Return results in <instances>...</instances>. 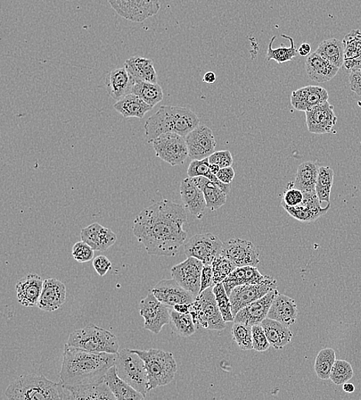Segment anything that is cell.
I'll return each instance as SVG.
<instances>
[{"label":"cell","instance_id":"32","mask_svg":"<svg viewBox=\"0 0 361 400\" xmlns=\"http://www.w3.org/2000/svg\"><path fill=\"white\" fill-rule=\"evenodd\" d=\"M125 68L135 80L158 83L153 62L147 58L133 56L125 62Z\"/></svg>","mask_w":361,"mask_h":400},{"label":"cell","instance_id":"50","mask_svg":"<svg viewBox=\"0 0 361 400\" xmlns=\"http://www.w3.org/2000/svg\"><path fill=\"white\" fill-rule=\"evenodd\" d=\"M252 341L253 348L258 352H265L270 346L266 332L260 324L252 327Z\"/></svg>","mask_w":361,"mask_h":400},{"label":"cell","instance_id":"2","mask_svg":"<svg viewBox=\"0 0 361 400\" xmlns=\"http://www.w3.org/2000/svg\"><path fill=\"white\" fill-rule=\"evenodd\" d=\"M118 354L91 352L65 344L61 382L75 386L101 382L106 373L116 364Z\"/></svg>","mask_w":361,"mask_h":400},{"label":"cell","instance_id":"46","mask_svg":"<svg viewBox=\"0 0 361 400\" xmlns=\"http://www.w3.org/2000/svg\"><path fill=\"white\" fill-rule=\"evenodd\" d=\"M236 266L227 257L219 255L212 263L213 280L215 285L223 281L231 274Z\"/></svg>","mask_w":361,"mask_h":400},{"label":"cell","instance_id":"58","mask_svg":"<svg viewBox=\"0 0 361 400\" xmlns=\"http://www.w3.org/2000/svg\"><path fill=\"white\" fill-rule=\"evenodd\" d=\"M191 304H177L173 307V309L180 313H190Z\"/></svg>","mask_w":361,"mask_h":400},{"label":"cell","instance_id":"51","mask_svg":"<svg viewBox=\"0 0 361 400\" xmlns=\"http://www.w3.org/2000/svg\"><path fill=\"white\" fill-rule=\"evenodd\" d=\"M109 4L113 10L122 18L127 20H131L132 16L134 0H109Z\"/></svg>","mask_w":361,"mask_h":400},{"label":"cell","instance_id":"12","mask_svg":"<svg viewBox=\"0 0 361 400\" xmlns=\"http://www.w3.org/2000/svg\"><path fill=\"white\" fill-rule=\"evenodd\" d=\"M203 265V262L196 258L188 257L171 269V276L180 286L198 296L201 291Z\"/></svg>","mask_w":361,"mask_h":400},{"label":"cell","instance_id":"53","mask_svg":"<svg viewBox=\"0 0 361 400\" xmlns=\"http://www.w3.org/2000/svg\"><path fill=\"white\" fill-rule=\"evenodd\" d=\"M210 163L217 164L221 168L232 166L234 163L233 156L229 150L215 152L208 157Z\"/></svg>","mask_w":361,"mask_h":400},{"label":"cell","instance_id":"7","mask_svg":"<svg viewBox=\"0 0 361 400\" xmlns=\"http://www.w3.org/2000/svg\"><path fill=\"white\" fill-rule=\"evenodd\" d=\"M213 287L201 292L191 306V314L196 329L224 330L226 322L217 304Z\"/></svg>","mask_w":361,"mask_h":400},{"label":"cell","instance_id":"61","mask_svg":"<svg viewBox=\"0 0 361 400\" xmlns=\"http://www.w3.org/2000/svg\"><path fill=\"white\" fill-rule=\"evenodd\" d=\"M343 389L346 393L353 394L355 391V387L354 385L350 382H344L343 385Z\"/></svg>","mask_w":361,"mask_h":400},{"label":"cell","instance_id":"56","mask_svg":"<svg viewBox=\"0 0 361 400\" xmlns=\"http://www.w3.org/2000/svg\"><path fill=\"white\" fill-rule=\"evenodd\" d=\"M349 80L350 89L361 96V69L350 71Z\"/></svg>","mask_w":361,"mask_h":400},{"label":"cell","instance_id":"29","mask_svg":"<svg viewBox=\"0 0 361 400\" xmlns=\"http://www.w3.org/2000/svg\"><path fill=\"white\" fill-rule=\"evenodd\" d=\"M305 65L308 77L319 83L331 80L340 70L316 52L308 56Z\"/></svg>","mask_w":361,"mask_h":400},{"label":"cell","instance_id":"25","mask_svg":"<svg viewBox=\"0 0 361 400\" xmlns=\"http://www.w3.org/2000/svg\"><path fill=\"white\" fill-rule=\"evenodd\" d=\"M44 280L39 275L31 273L20 280L15 285L16 297L23 306L34 307L38 305L42 293Z\"/></svg>","mask_w":361,"mask_h":400},{"label":"cell","instance_id":"48","mask_svg":"<svg viewBox=\"0 0 361 400\" xmlns=\"http://www.w3.org/2000/svg\"><path fill=\"white\" fill-rule=\"evenodd\" d=\"M210 162L208 158L201 161L194 160L191 161L187 170L189 177H205L213 182H217L219 179L216 175L213 174L210 170Z\"/></svg>","mask_w":361,"mask_h":400},{"label":"cell","instance_id":"44","mask_svg":"<svg viewBox=\"0 0 361 400\" xmlns=\"http://www.w3.org/2000/svg\"><path fill=\"white\" fill-rule=\"evenodd\" d=\"M232 333L235 343L240 349L245 351L253 349L251 326L241 323H234Z\"/></svg>","mask_w":361,"mask_h":400},{"label":"cell","instance_id":"36","mask_svg":"<svg viewBox=\"0 0 361 400\" xmlns=\"http://www.w3.org/2000/svg\"><path fill=\"white\" fill-rule=\"evenodd\" d=\"M315 52L336 65V68H341L343 65L344 44L343 41L335 38L324 40Z\"/></svg>","mask_w":361,"mask_h":400},{"label":"cell","instance_id":"23","mask_svg":"<svg viewBox=\"0 0 361 400\" xmlns=\"http://www.w3.org/2000/svg\"><path fill=\"white\" fill-rule=\"evenodd\" d=\"M179 189L185 209L196 218L202 219L205 210L208 208L202 189L191 177L184 179Z\"/></svg>","mask_w":361,"mask_h":400},{"label":"cell","instance_id":"6","mask_svg":"<svg viewBox=\"0 0 361 400\" xmlns=\"http://www.w3.org/2000/svg\"><path fill=\"white\" fill-rule=\"evenodd\" d=\"M69 345L96 353H119V340L113 332L101 327L89 325L73 331L69 336Z\"/></svg>","mask_w":361,"mask_h":400},{"label":"cell","instance_id":"20","mask_svg":"<svg viewBox=\"0 0 361 400\" xmlns=\"http://www.w3.org/2000/svg\"><path fill=\"white\" fill-rule=\"evenodd\" d=\"M62 399H105L115 400L111 390L103 380L96 383L81 385H65L61 383Z\"/></svg>","mask_w":361,"mask_h":400},{"label":"cell","instance_id":"59","mask_svg":"<svg viewBox=\"0 0 361 400\" xmlns=\"http://www.w3.org/2000/svg\"><path fill=\"white\" fill-rule=\"evenodd\" d=\"M298 52L300 56L303 57L308 56L311 53V47L309 44L303 43L300 45V46L298 49Z\"/></svg>","mask_w":361,"mask_h":400},{"label":"cell","instance_id":"42","mask_svg":"<svg viewBox=\"0 0 361 400\" xmlns=\"http://www.w3.org/2000/svg\"><path fill=\"white\" fill-rule=\"evenodd\" d=\"M336 361V354L333 349L325 348L316 357L315 370L317 376L323 380L330 379L333 365Z\"/></svg>","mask_w":361,"mask_h":400},{"label":"cell","instance_id":"27","mask_svg":"<svg viewBox=\"0 0 361 400\" xmlns=\"http://www.w3.org/2000/svg\"><path fill=\"white\" fill-rule=\"evenodd\" d=\"M136 80L127 69L119 68L113 70L106 78V88L108 94L115 100L121 99L132 94Z\"/></svg>","mask_w":361,"mask_h":400},{"label":"cell","instance_id":"54","mask_svg":"<svg viewBox=\"0 0 361 400\" xmlns=\"http://www.w3.org/2000/svg\"><path fill=\"white\" fill-rule=\"evenodd\" d=\"M93 265L96 273L101 277H104L112 268V263L103 255L96 256L94 259Z\"/></svg>","mask_w":361,"mask_h":400},{"label":"cell","instance_id":"24","mask_svg":"<svg viewBox=\"0 0 361 400\" xmlns=\"http://www.w3.org/2000/svg\"><path fill=\"white\" fill-rule=\"evenodd\" d=\"M81 239L91 246L95 251L104 252L116 244L118 237L109 228L94 223L80 232Z\"/></svg>","mask_w":361,"mask_h":400},{"label":"cell","instance_id":"19","mask_svg":"<svg viewBox=\"0 0 361 400\" xmlns=\"http://www.w3.org/2000/svg\"><path fill=\"white\" fill-rule=\"evenodd\" d=\"M321 205L316 192H312V193H303V202L298 206H281L295 220L301 223H311L317 220L329 211L331 204H327L326 207H322Z\"/></svg>","mask_w":361,"mask_h":400},{"label":"cell","instance_id":"57","mask_svg":"<svg viewBox=\"0 0 361 400\" xmlns=\"http://www.w3.org/2000/svg\"><path fill=\"white\" fill-rule=\"evenodd\" d=\"M216 176L226 185H232L235 177V171L232 166H227V168H221Z\"/></svg>","mask_w":361,"mask_h":400},{"label":"cell","instance_id":"22","mask_svg":"<svg viewBox=\"0 0 361 400\" xmlns=\"http://www.w3.org/2000/svg\"><path fill=\"white\" fill-rule=\"evenodd\" d=\"M329 99L326 89L318 86L302 87L293 92L291 104L295 110L307 112Z\"/></svg>","mask_w":361,"mask_h":400},{"label":"cell","instance_id":"31","mask_svg":"<svg viewBox=\"0 0 361 400\" xmlns=\"http://www.w3.org/2000/svg\"><path fill=\"white\" fill-rule=\"evenodd\" d=\"M260 325L266 332L270 346L282 349L291 343L293 332L284 324L267 318Z\"/></svg>","mask_w":361,"mask_h":400},{"label":"cell","instance_id":"21","mask_svg":"<svg viewBox=\"0 0 361 400\" xmlns=\"http://www.w3.org/2000/svg\"><path fill=\"white\" fill-rule=\"evenodd\" d=\"M67 299V287L61 281L49 278L44 280L38 308L44 312H53L59 310Z\"/></svg>","mask_w":361,"mask_h":400},{"label":"cell","instance_id":"41","mask_svg":"<svg viewBox=\"0 0 361 400\" xmlns=\"http://www.w3.org/2000/svg\"><path fill=\"white\" fill-rule=\"evenodd\" d=\"M160 10V0H134L131 22L143 23L157 15Z\"/></svg>","mask_w":361,"mask_h":400},{"label":"cell","instance_id":"16","mask_svg":"<svg viewBox=\"0 0 361 400\" xmlns=\"http://www.w3.org/2000/svg\"><path fill=\"white\" fill-rule=\"evenodd\" d=\"M153 295L164 304L174 307L177 304H191L195 301V296L175 280H163L151 290Z\"/></svg>","mask_w":361,"mask_h":400},{"label":"cell","instance_id":"11","mask_svg":"<svg viewBox=\"0 0 361 400\" xmlns=\"http://www.w3.org/2000/svg\"><path fill=\"white\" fill-rule=\"evenodd\" d=\"M139 314L144 319V328L155 335L170 322L169 306L160 302L152 292L139 303Z\"/></svg>","mask_w":361,"mask_h":400},{"label":"cell","instance_id":"35","mask_svg":"<svg viewBox=\"0 0 361 400\" xmlns=\"http://www.w3.org/2000/svg\"><path fill=\"white\" fill-rule=\"evenodd\" d=\"M319 169L315 162L307 161L301 163L298 166L296 177L294 182H292L293 187L301 190L303 193L316 192Z\"/></svg>","mask_w":361,"mask_h":400},{"label":"cell","instance_id":"28","mask_svg":"<svg viewBox=\"0 0 361 400\" xmlns=\"http://www.w3.org/2000/svg\"><path fill=\"white\" fill-rule=\"evenodd\" d=\"M298 315V306L294 299L279 294L270 307L267 318L280 322L289 327L296 323Z\"/></svg>","mask_w":361,"mask_h":400},{"label":"cell","instance_id":"5","mask_svg":"<svg viewBox=\"0 0 361 400\" xmlns=\"http://www.w3.org/2000/svg\"><path fill=\"white\" fill-rule=\"evenodd\" d=\"M134 351L144 361L150 391L167 386L174 380L177 364L173 354L157 349H134Z\"/></svg>","mask_w":361,"mask_h":400},{"label":"cell","instance_id":"34","mask_svg":"<svg viewBox=\"0 0 361 400\" xmlns=\"http://www.w3.org/2000/svg\"><path fill=\"white\" fill-rule=\"evenodd\" d=\"M193 179L203 191L208 209L215 211L226 204L227 194L208 178L198 177Z\"/></svg>","mask_w":361,"mask_h":400},{"label":"cell","instance_id":"49","mask_svg":"<svg viewBox=\"0 0 361 400\" xmlns=\"http://www.w3.org/2000/svg\"><path fill=\"white\" fill-rule=\"evenodd\" d=\"M95 250L82 240L77 242L72 249V255L78 263H84L91 261L94 257Z\"/></svg>","mask_w":361,"mask_h":400},{"label":"cell","instance_id":"9","mask_svg":"<svg viewBox=\"0 0 361 400\" xmlns=\"http://www.w3.org/2000/svg\"><path fill=\"white\" fill-rule=\"evenodd\" d=\"M151 144L156 156L172 166L183 164L189 156L185 137L175 132L163 133Z\"/></svg>","mask_w":361,"mask_h":400},{"label":"cell","instance_id":"47","mask_svg":"<svg viewBox=\"0 0 361 400\" xmlns=\"http://www.w3.org/2000/svg\"><path fill=\"white\" fill-rule=\"evenodd\" d=\"M354 376L352 365L346 361L336 360L331 373L330 380L336 385H343Z\"/></svg>","mask_w":361,"mask_h":400},{"label":"cell","instance_id":"8","mask_svg":"<svg viewBox=\"0 0 361 400\" xmlns=\"http://www.w3.org/2000/svg\"><path fill=\"white\" fill-rule=\"evenodd\" d=\"M115 366L122 380L146 396L150 389L145 363L134 349H121Z\"/></svg>","mask_w":361,"mask_h":400},{"label":"cell","instance_id":"62","mask_svg":"<svg viewBox=\"0 0 361 400\" xmlns=\"http://www.w3.org/2000/svg\"><path fill=\"white\" fill-rule=\"evenodd\" d=\"M210 172H211L213 174L217 175V173L220 171V166H219L218 165H217V164L211 163V164L210 165Z\"/></svg>","mask_w":361,"mask_h":400},{"label":"cell","instance_id":"55","mask_svg":"<svg viewBox=\"0 0 361 400\" xmlns=\"http://www.w3.org/2000/svg\"><path fill=\"white\" fill-rule=\"evenodd\" d=\"M215 286V280H213L212 265H204L201 274V287L200 294L205 289Z\"/></svg>","mask_w":361,"mask_h":400},{"label":"cell","instance_id":"37","mask_svg":"<svg viewBox=\"0 0 361 400\" xmlns=\"http://www.w3.org/2000/svg\"><path fill=\"white\" fill-rule=\"evenodd\" d=\"M132 94L153 107L160 103L163 99V89L158 83L136 80Z\"/></svg>","mask_w":361,"mask_h":400},{"label":"cell","instance_id":"26","mask_svg":"<svg viewBox=\"0 0 361 400\" xmlns=\"http://www.w3.org/2000/svg\"><path fill=\"white\" fill-rule=\"evenodd\" d=\"M272 277L262 275L257 266L246 265L236 268L223 281V285L227 294L231 295L232 290L238 287L246 285H258L272 279Z\"/></svg>","mask_w":361,"mask_h":400},{"label":"cell","instance_id":"3","mask_svg":"<svg viewBox=\"0 0 361 400\" xmlns=\"http://www.w3.org/2000/svg\"><path fill=\"white\" fill-rule=\"evenodd\" d=\"M200 125V119L191 110L182 106H162L146 121L145 136L148 143L167 132L186 137Z\"/></svg>","mask_w":361,"mask_h":400},{"label":"cell","instance_id":"40","mask_svg":"<svg viewBox=\"0 0 361 400\" xmlns=\"http://www.w3.org/2000/svg\"><path fill=\"white\" fill-rule=\"evenodd\" d=\"M172 330L182 337H190L194 335L196 327L191 313H180L174 309L170 311Z\"/></svg>","mask_w":361,"mask_h":400},{"label":"cell","instance_id":"30","mask_svg":"<svg viewBox=\"0 0 361 400\" xmlns=\"http://www.w3.org/2000/svg\"><path fill=\"white\" fill-rule=\"evenodd\" d=\"M104 381L108 385L110 389L116 399H144L145 396L139 393L133 387H131L124 380H122L118 374L116 366L113 365L106 373Z\"/></svg>","mask_w":361,"mask_h":400},{"label":"cell","instance_id":"60","mask_svg":"<svg viewBox=\"0 0 361 400\" xmlns=\"http://www.w3.org/2000/svg\"><path fill=\"white\" fill-rule=\"evenodd\" d=\"M217 80L216 74L213 72H208L204 74L203 81L204 82L208 83V85H213Z\"/></svg>","mask_w":361,"mask_h":400},{"label":"cell","instance_id":"45","mask_svg":"<svg viewBox=\"0 0 361 400\" xmlns=\"http://www.w3.org/2000/svg\"><path fill=\"white\" fill-rule=\"evenodd\" d=\"M344 61L357 59L361 56V30H352L343 39Z\"/></svg>","mask_w":361,"mask_h":400},{"label":"cell","instance_id":"17","mask_svg":"<svg viewBox=\"0 0 361 400\" xmlns=\"http://www.w3.org/2000/svg\"><path fill=\"white\" fill-rule=\"evenodd\" d=\"M279 293L277 289H273L262 298L245 306L234 316V323H241L254 326L260 324L267 318L272 304Z\"/></svg>","mask_w":361,"mask_h":400},{"label":"cell","instance_id":"33","mask_svg":"<svg viewBox=\"0 0 361 400\" xmlns=\"http://www.w3.org/2000/svg\"><path fill=\"white\" fill-rule=\"evenodd\" d=\"M113 108L125 118L143 119L146 113L153 109L144 100L134 94H130L118 100Z\"/></svg>","mask_w":361,"mask_h":400},{"label":"cell","instance_id":"13","mask_svg":"<svg viewBox=\"0 0 361 400\" xmlns=\"http://www.w3.org/2000/svg\"><path fill=\"white\" fill-rule=\"evenodd\" d=\"M222 255L231 261L236 268L260 263L259 252L251 241L241 239H232L224 243Z\"/></svg>","mask_w":361,"mask_h":400},{"label":"cell","instance_id":"15","mask_svg":"<svg viewBox=\"0 0 361 400\" xmlns=\"http://www.w3.org/2000/svg\"><path fill=\"white\" fill-rule=\"evenodd\" d=\"M189 157L192 161H201L215 152L217 142L210 128L204 125L192 130L185 137Z\"/></svg>","mask_w":361,"mask_h":400},{"label":"cell","instance_id":"4","mask_svg":"<svg viewBox=\"0 0 361 400\" xmlns=\"http://www.w3.org/2000/svg\"><path fill=\"white\" fill-rule=\"evenodd\" d=\"M5 394L13 400L62 399L61 383L44 375H23L7 387Z\"/></svg>","mask_w":361,"mask_h":400},{"label":"cell","instance_id":"39","mask_svg":"<svg viewBox=\"0 0 361 400\" xmlns=\"http://www.w3.org/2000/svg\"><path fill=\"white\" fill-rule=\"evenodd\" d=\"M281 37L289 39L291 42V46L274 49L273 44L276 37H273L270 41L267 49V60L268 62L273 60L278 64H282L293 61L297 56L298 52L293 38L285 35H282Z\"/></svg>","mask_w":361,"mask_h":400},{"label":"cell","instance_id":"14","mask_svg":"<svg viewBox=\"0 0 361 400\" xmlns=\"http://www.w3.org/2000/svg\"><path fill=\"white\" fill-rule=\"evenodd\" d=\"M277 287V281L273 277L258 285H246L235 287L229 295L234 315L245 306L265 296Z\"/></svg>","mask_w":361,"mask_h":400},{"label":"cell","instance_id":"10","mask_svg":"<svg viewBox=\"0 0 361 400\" xmlns=\"http://www.w3.org/2000/svg\"><path fill=\"white\" fill-rule=\"evenodd\" d=\"M224 243L213 233H205L192 237L184 245V253L187 257H194L204 265H212L221 251Z\"/></svg>","mask_w":361,"mask_h":400},{"label":"cell","instance_id":"1","mask_svg":"<svg viewBox=\"0 0 361 400\" xmlns=\"http://www.w3.org/2000/svg\"><path fill=\"white\" fill-rule=\"evenodd\" d=\"M186 221L184 206L163 199L138 215L133 231L149 255L175 256L185 244Z\"/></svg>","mask_w":361,"mask_h":400},{"label":"cell","instance_id":"52","mask_svg":"<svg viewBox=\"0 0 361 400\" xmlns=\"http://www.w3.org/2000/svg\"><path fill=\"white\" fill-rule=\"evenodd\" d=\"M303 200V193L301 190L294 188L293 182L289 183L286 190L284 192L281 205L287 206H296L302 204Z\"/></svg>","mask_w":361,"mask_h":400},{"label":"cell","instance_id":"43","mask_svg":"<svg viewBox=\"0 0 361 400\" xmlns=\"http://www.w3.org/2000/svg\"><path fill=\"white\" fill-rule=\"evenodd\" d=\"M213 294H215L217 304L221 314L226 323L234 322V315L232 312V305L229 295L227 294L223 282L213 287Z\"/></svg>","mask_w":361,"mask_h":400},{"label":"cell","instance_id":"38","mask_svg":"<svg viewBox=\"0 0 361 400\" xmlns=\"http://www.w3.org/2000/svg\"><path fill=\"white\" fill-rule=\"evenodd\" d=\"M334 173L329 166H321L319 169L316 185V194L319 203L331 204L330 198L334 185Z\"/></svg>","mask_w":361,"mask_h":400},{"label":"cell","instance_id":"18","mask_svg":"<svg viewBox=\"0 0 361 400\" xmlns=\"http://www.w3.org/2000/svg\"><path fill=\"white\" fill-rule=\"evenodd\" d=\"M305 113L308 129L314 135H322L331 132L338 122L334 106L328 101L312 108Z\"/></svg>","mask_w":361,"mask_h":400}]
</instances>
